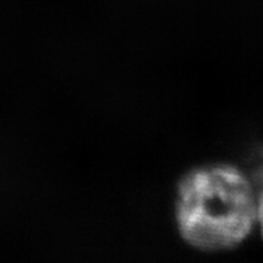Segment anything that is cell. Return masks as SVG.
I'll return each instance as SVG.
<instances>
[{"label":"cell","mask_w":263,"mask_h":263,"mask_svg":"<svg viewBox=\"0 0 263 263\" xmlns=\"http://www.w3.org/2000/svg\"><path fill=\"white\" fill-rule=\"evenodd\" d=\"M255 223L259 227L263 238V192L255 200Z\"/></svg>","instance_id":"obj_2"},{"label":"cell","mask_w":263,"mask_h":263,"mask_svg":"<svg viewBox=\"0 0 263 263\" xmlns=\"http://www.w3.org/2000/svg\"><path fill=\"white\" fill-rule=\"evenodd\" d=\"M255 200L247 177L234 166L197 168L184 177L177 190L180 235L201 251L234 249L255 224Z\"/></svg>","instance_id":"obj_1"}]
</instances>
